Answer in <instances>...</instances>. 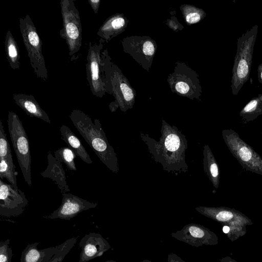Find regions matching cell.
Here are the masks:
<instances>
[{
    "label": "cell",
    "instance_id": "44dd1931",
    "mask_svg": "<svg viewBox=\"0 0 262 262\" xmlns=\"http://www.w3.org/2000/svg\"><path fill=\"white\" fill-rule=\"evenodd\" d=\"M262 114V94L252 99L239 112L244 122L252 121Z\"/></svg>",
    "mask_w": 262,
    "mask_h": 262
},
{
    "label": "cell",
    "instance_id": "8d00e7d4",
    "mask_svg": "<svg viewBox=\"0 0 262 262\" xmlns=\"http://www.w3.org/2000/svg\"><path fill=\"white\" fill-rule=\"evenodd\" d=\"M261 135H262V132H261Z\"/></svg>",
    "mask_w": 262,
    "mask_h": 262
},
{
    "label": "cell",
    "instance_id": "484cf974",
    "mask_svg": "<svg viewBox=\"0 0 262 262\" xmlns=\"http://www.w3.org/2000/svg\"><path fill=\"white\" fill-rule=\"evenodd\" d=\"M12 250L10 247V239L0 243V262H11Z\"/></svg>",
    "mask_w": 262,
    "mask_h": 262
},
{
    "label": "cell",
    "instance_id": "5b68a950",
    "mask_svg": "<svg viewBox=\"0 0 262 262\" xmlns=\"http://www.w3.org/2000/svg\"><path fill=\"white\" fill-rule=\"evenodd\" d=\"M19 29L31 66L37 77L43 81L48 78L42 52V41L29 15L19 18Z\"/></svg>",
    "mask_w": 262,
    "mask_h": 262
},
{
    "label": "cell",
    "instance_id": "52a82bcc",
    "mask_svg": "<svg viewBox=\"0 0 262 262\" xmlns=\"http://www.w3.org/2000/svg\"><path fill=\"white\" fill-rule=\"evenodd\" d=\"M225 143L243 168L262 175V158L232 129L222 130Z\"/></svg>",
    "mask_w": 262,
    "mask_h": 262
},
{
    "label": "cell",
    "instance_id": "7c38bea8",
    "mask_svg": "<svg viewBox=\"0 0 262 262\" xmlns=\"http://www.w3.org/2000/svg\"><path fill=\"white\" fill-rule=\"evenodd\" d=\"M81 249L79 262H88L102 256L111 246L106 239L98 233L86 234L80 241Z\"/></svg>",
    "mask_w": 262,
    "mask_h": 262
},
{
    "label": "cell",
    "instance_id": "8992f818",
    "mask_svg": "<svg viewBox=\"0 0 262 262\" xmlns=\"http://www.w3.org/2000/svg\"><path fill=\"white\" fill-rule=\"evenodd\" d=\"M8 127L12 145L25 182L32 185L31 157L29 141L26 130L18 116L9 111Z\"/></svg>",
    "mask_w": 262,
    "mask_h": 262
},
{
    "label": "cell",
    "instance_id": "9a60e30c",
    "mask_svg": "<svg viewBox=\"0 0 262 262\" xmlns=\"http://www.w3.org/2000/svg\"><path fill=\"white\" fill-rule=\"evenodd\" d=\"M39 242L28 244L21 252L20 262H49L61 248L62 243L39 250Z\"/></svg>",
    "mask_w": 262,
    "mask_h": 262
},
{
    "label": "cell",
    "instance_id": "603a6c76",
    "mask_svg": "<svg viewBox=\"0 0 262 262\" xmlns=\"http://www.w3.org/2000/svg\"><path fill=\"white\" fill-rule=\"evenodd\" d=\"M76 156L75 152L69 147H61L54 152L55 158L61 163H63L67 168L72 171L77 170L75 163Z\"/></svg>",
    "mask_w": 262,
    "mask_h": 262
},
{
    "label": "cell",
    "instance_id": "6da1fadb",
    "mask_svg": "<svg viewBox=\"0 0 262 262\" xmlns=\"http://www.w3.org/2000/svg\"><path fill=\"white\" fill-rule=\"evenodd\" d=\"M161 134L159 141H157L148 134H140L155 161L168 172L187 171L185 160L187 141L185 136L177 127L170 126L164 120H162Z\"/></svg>",
    "mask_w": 262,
    "mask_h": 262
},
{
    "label": "cell",
    "instance_id": "4316f807",
    "mask_svg": "<svg viewBox=\"0 0 262 262\" xmlns=\"http://www.w3.org/2000/svg\"><path fill=\"white\" fill-rule=\"evenodd\" d=\"M119 87L123 98L126 101H130L134 98V94L132 89L125 83H120Z\"/></svg>",
    "mask_w": 262,
    "mask_h": 262
},
{
    "label": "cell",
    "instance_id": "4dcf8cb0",
    "mask_svg": "<svg viewBox=\"0 0 262 262\" xmlns=\"http://www.w3.org/2000/svg\"><path fill=\"white\" fill-rule=\"evenodd\" d=\"M88 2L92 8V10L95 14L98 13L100 4L101 2L100 0H88Z\"/></svg>",
    "mask_w": 262,
    "mask_h": 262
},
{
    "label": "cell",
    "instance_id": "5bb4252c",
    "mask_svg": "<svg viewBox=\"0 0 262 262\" xmlns=\"http://www.w3.org/2000/svg\"><path fill=\"white\" fill-rule=\"evenodd\" d=\"M47 159L48 166L44 171L40 172L41 176L43 178L51 179L55 182L61 193L70 191L62 163L57 160L50 151L48 153Z\"/></svg>",
    "mask_w": 262,
    "mask_h": 262
},
{
    "label": "cell",
    "instance_id": "e0dca14e",
    "mask_svg": "<svg viewBox=\"0 0 262 262\" xmlns=\"http://www.w3.org/2000/svg\"><path fill=\"white\" fill-rule=\"evenodd\" d=\"M59 130L62 140L75 152L76 156H78L86 163L92 164V160L90 155L81 141L71 129L66 125H62L60 127Z\"/></svg>",
    "mask_w": 262,
    "mask_h": 262
},
{
    "label": "cell",
    "instance_id": "ac0fdd59",
    "mask_svg": "<svg viewBox=\"0 0 262 262\" xmlns=\"http://www.w3.org/2000/svg\"><path fill=\"white\" fill-rule=\"evenodd\" d=\"M203 169L215 188L220 184V173L217 162L209 146L206 144L203 147Z\"/></svg>",
    "mask_w": 262,
    "mask_h": 262
},
{
    "label": "cell",
    "instance_id": "30bf717a",
    "mask_svg": "<svg viewBox=\"0 0 262 262\" xmlns=\"http://www.w3.org/2000/svg\"><path fill=\"white\" fill-rule=\"evenodd\" d=\"M171 236L195 247L214 246L219 243L218 237L214 232L203 225L194 223L185 225L181 230L172 233Z\"/></svg>",
    "mask_w": 262,
    "mask_h": 262
},
{
    "label": "cell",
    "instance_id": "836d02e7",
    "mask_svg": "<svg viewBox=\"0 0 262 262\" xmlns=\"http://www.w3.org/2000/svg\"><path fill=\"white\" fill-rule=\"evenodd\" d=\"M220 262H238L230 256H225L222 258Z\"/></svg>",
    "mask_w": 262,
    "mask_h": 262
},
{
    "label": "cell",
    "instance_id": "d590c367",
    "mask_svg": "<svg viewBox=\"0 0 262 262\" xmlns=\"http://www.w3.org/2000/svg\"><path fill=\"white\" fill-rule=\"evenodd\" d=\"M103 262H116V261L114 260H106L105 261H103Z\"/></svg>",
    "mask_w": 262,
    "mask_h": 262
},
{
    "label": "cell",
    "instance_id": "d6986e66",
    "mask_svg": "<svg viewBox=\"0 0 262 262\" xmlns=\"http://www.w3.org/2000/svg\"><path fill=\"white\" fill-rule=\"evenodd\" d=\"M4 47L9 66L13 70H18L20 67L19 48L10 30H8L6 32Z\"/></svg>",
    "mask_w": 262,
    "mask_h": 262
},
{
    "label": "cell",
    "instance_id": "f546056e",
    "mask_svg": "<svg viewBox=\"0 0 262 262\" xmlns=\"http://www.w3.org/2000/svg\"><path fill=\"white\" fill-rule=\"evenodd\" d=\"M175 88L177 92L182 94H186L189 90L188 85L183 82H179L177 83Z\"/></svg>",
    "mask_w": 262,
    "mask_h": 262
},
{
    "label": "cell",
    "instance_id": "8fae6325",
    "mask_svg": "<svg viewBox=\"0 0 262 262\" xmlns=\"http://www.w3.org/2000/svg\"><path fill=\"white\" fill-rule=\"evenodd\" d=\"M60 206L50 215L43 216L48 219L70 220L79 213L95 208L98 204L91 202L71 193H62Z\"/></svg>",
    "mask_w": 262,
    "mask_h": 262
},
{
    "label": "cell",
    "instance_id": "f1b7e54d",
    "mask_svg": "<svg viewBox=\"0 0 262 262\" xmlns=\"http://www.w3.org/2000/svg\"><path fill=\"white\" fill-rule=\"evenodd\" d=\"M201 19V15L198 12L190 13L186 15V21L190 24H195L200 21Z\"/></svg>",
    "mask_w": 262,
    "mask_h": 262
},
{
    "label": "cell",
    "instance_id": "7402d4cb",
    "mask_svg": "<svg viewBox=\"0 0 262 262\" xmlns=\"http://www.w3.org/2000/svg\"><path fill=\"white\" fill-rule=\"evenodd\" d=\"M12 156L0 159V178L6 179L14 189H19L17 184V172L15 170Z\"/></svg>",
    "mask_w": 262,
    "mask_h": 262
},
{
    "label": "cell",
    "instance_id": "3957f363",
    "mask_svg": "<svg viewBox=\"0 0 262 262\" xmlns=\"http://www.w3.org/2000/svg\"><path fill=\"white\" fill-rule=\"evenodd\" d=\"M258 28V25H254L237 38L231 85L234 96L238 94L249 78Z\"/></svg>",
    "mask_w": 262,
    "mask_h": 262
},
{
    "label": "cell",
    "instance_id": "277c9868",
    "mask_svg": "<svg viewBox=\"0 0 262 262\" xmlns=\"http://www.w3.org/2000/svg\"><path fill=\"white\" fill-rule=\"evenodd\" d=\"M62 28L59 31L68 47L70 60L78 58L82 46V26L79 11L73 0L60 1Z\"/></svg>",
    "mask_w": 262,
    "mask_h": 262
},
{
    "label": "cell",
    "instance_id": "ba28073f",
    "mask_svg": "<svg viewBox=\"0 0 262 262\" xmlns=\"http://www.w3.org/2000/svg\"><path fill=\"white\" fill-rule=\"evenodd\" d=\"M103 41L89 43L86 56V76L93 95L102 98L106 92L104 78L101 65V53Z\"/></svg>",
    "mask_w": 262,
    "mask_h": 262
},
{
    "label": "cell",
    "instance_id": "1f68e13d",
    "mask_svg": "<svg viewBox=\"0 0 262 262\" xmlns=\"http://www.w3.org/2000/svg\"><path fill=\"white\" fill-rule=\"evenodd\" d=\"M168 262H185L180 257L173 253H170L168 255Z\"/></svg>",
    "mask_w": 262,
    "mask_h": 262
},
{
    "label": "cell",
    "instance_id": "d4e9b609",
    "mask_svg": "<svg viewBox=\"0 0 262 262\" xmlns=\"http://www.w3.org/2000/svg\"><path fill=\"white\" fill-rule=\"evenodd\" d=\"M12 156L9 143L2 121L0 120V159L6 158Z\"/></svg>",
    "mask_w": 262,
    "mask_h": 262
},
{
    "label": "cell",
    "instance_id": "2e32d148",
    "mask_svg": "<svg viewBox=\"0 0 262 262\" xmlns=\"http://www.w3.org/2000/svg\"><path fill=\"white\" fill-rule=\"evenodd\" d=\"M13 98L15 103L27 115L51 123V120L46 112L41 107L32 95L14 94Z\"/></svg>",
    "mask_w": 262,
    "mask_h": 262
},
{
    "label": "cell",
    "instance_id": "7a4b0ae2",
    "mask_svg": "<svg viewBox=\"0 0 262 262\" xmlns=\"http://www.w3.org/2000/svg\"><path fill=\"white\" fill-rule=\"evenodd\" d=\"M69 117L74 126L91 147L100 160L112 172L117 173V155L110 144L98 119L93 122L89 116L80 110H73Z\"/></svg>",
    "mask_w": 262,
    "mask_h": 262
},
{
    "label": "cell",
    "instance_id": "83f0119b",
    "mask_svg": "<svg viewBox=\"0 0 262 262\" xmlns=\"http://www.w3.org/2000/svg\"><path fill=\"white\" fill-rule=\"evenodd\" d=\"M143 51L146 55H152L155 52V48L153 43L150 41L145 42L143 46Z\"/></svg>",
    "mask_w": 262,
    "mask_h": 262
},
{
    "label": "cell",
    "instance_id": "d6a6232c",
    "mask_svg": "<svg viewBox=\"0 0 262 262\" xmlns=\"http://www.w3.org/2000/svg\"><path fill=\"white\" fill-rule=\"evenodd\" d=\"M257 77L258 81L262 83V62L257 68Z\"/></svg>",
    "mask_w": 262,
    "mask_h": 262
},
{
    "label": "cell",
    "instance_id": "9c48e42d",
    "mask_svg": "<svg viewBox=\"0 0 262 262\" xmlns=\"http://www.w3.org/2000/svg\"><path fill=\"white\" fill-rule=\"evenodd\" d=\"M29 204L23 191L0 179V215L7 217L21 215Z\"/></svg>",
    "mask_w": 262,
    "mask_h": 262
},
{
    "label": "cell",
    "instance_id": "ffe728a7",
    "mask_svg": "<svg viewBox=\"0 0 262 262\" xmlns=\"http://www.w3.org/2000/svg\"><path fill=\"white\" fill-rule=\"evenodd\" d=\"M124 24L125 20L123 18L115 16L107 19L101 26L97 32V35L103 41H107Z\"/></svg>",
    "mask_w": 262,
    "mask_h": 262
},
{
    "label": "cell",
    "instance_id": "cb8c5ba5",
    "mask_svg": "<svg viewBox=\"0 0 262 262\" xmlns=\"http://www.w3.org/2000/svg\"><path fill=\"white\" fill-rule=\"evenodd\" d=\"M77 241V237H73L63 242L61 248L49 262H62L75 246Z\"/></svg>",
    "mask_w": 262,
    "mask_h": 262
},
{
    "label": "cell",
    "instance_id": "4fadbf2b",
    "mask_svg": "<svg viewBox=\"0 0 262 262\" xmlns=\"http://www.w3.org/2000/svg\"><path fill=\"white\" fill-rule=\"evenodd\" d=\"M200 214L215 221L226 225L233 221L247 219L243 213L226 207L199 206L195 208Z\"/></svg>",
    "mask_w": 262,
    "mask_h": 262
},
{
    "label": "cell",
    "instance_id": "e575fe53",
    "mask_svg": "<svg viewBox=\"0 0 262 262\" xmlns=\"http://www.w3.org/2000/svg\"><path fill=\"white\" fill-rule=\"evenodd\" d=\"M141 262H151V261L148 259H144V260L141 261Z\"/></svg>",
    "mask_w": 262,
    "mask_h": 262
}]
</instances>
